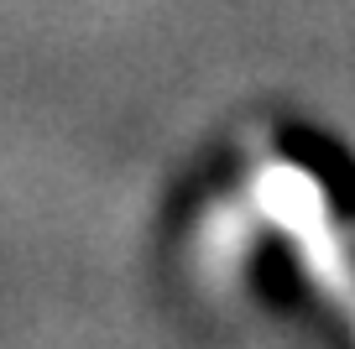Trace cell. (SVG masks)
I'll use <instances>...</instances> for the list:
<instances>
[{
  "label": "cell",
  "instance_id": "6da1fadb",
  "mask_svg": "<svg viewBox=\"0 0 355 349\" xmlns=\"http://www.w3.org/2000/svg\"><path fill=\"white\" fill-rule=\"evenodd\" d=\"M251 208L266 219L272 229L293 235V240H313L319 229H329V204H324V188L313 183L303 167L293 162H266L251 177Z\"/></svg>",
  "mask_w": 355,
  "mask_h": 349
},
{
  "label": "cell",
  "instance_id": "7a4b0ae2",
  "mask_svg": "<svg viewBox=\"0 0 355 349\" xmlns=\"http://www.w3.org/2000/svg\"><path fill=\"white\" fill-rule=\"evenodd\" d=\"M251 256V219H245V204H220L199 229V266L209 276H235L241 261Z\"/></svg>",
  "mask_w": 355,
  "mask_h": 349
}]
</instances>
